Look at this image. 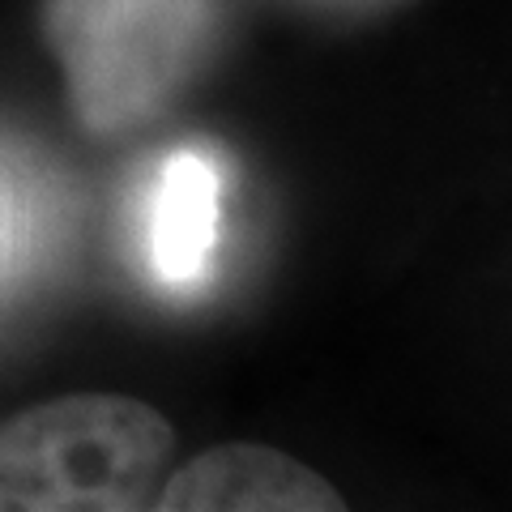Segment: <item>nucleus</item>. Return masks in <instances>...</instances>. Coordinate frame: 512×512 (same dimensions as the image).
Returning <instances> with one entry per match:
<instances>
[{
	"label": "nucleus",
	"instance_id": "1",
	"mask_svg": "<svg viewBox=\"0 0 512 512\" xmlns=\"http://www.w3.org/2000/svg\"><path fill=\"white\" fill-rule=\"evenodd\" d=\"M171 453V419L141 397H52L0 423V512L154 508Z\"/></svg>",
	"mask_w": 512,
	"mask_h": 512
},
{
	"label": "nucleus",
	"instance_id": "2",
	"mask_svg": "<svg viewBox=\"0 0 512 512\" xmlns=\"http://www.w3.org/2000/svg\"><path fill=\"white\" fill-rule=\"evenodd\" d=\"M214 0H43L64 99L90 137L150 128L210 43Z\"/></svg>",
	"mask_w": 512,
	"mask_h": 512
},
{
	"label": "nucleus",
	"instance_id": "3",
	"mask_svg": "<svg viewBox=\"0 0 512 512\" xmlns=\"http://www.w3.org/2000/svg\"><path fill=\"white\" fill-rule=\"evenodd\" d=\"M158 512H342V491L269 444H218L158 483Z\"/></svg>",
	"mask_w": 512,
	"mask_h": 512
},
{
	"label": "nucleus",
	"instance_id": "4",
	"mask_svg": "<svg viewBox=\"0 0 512 512\" xmlns=\"http://www.w3.org/2000/svg\"><path fill=\"white\" fill-rule=\"evenodd\" d=\"M222 239V167L205 150H171L150 184L146 261L163 286H192Z\"/></svg>",
	"mask_w": 512,
	"mask_h": 512
},
{
	"label": "nucleus",
	"instance_id": "5",
	"mask_svg": "<svg viewBox=\"0 0 512 512\" xmlns=\"http://www.w3.org/2000/svg\"><path fill=\"white\" fill-rule=\"evenodd\" d=\"M56 235V192L26 154L0 146V299L47 261Z\"/></svg>",
	"mask_w": 512,
	"mask_h": 512
},
{
	"label": "nucleus",
	"instance_id": "6",
	"mask_svg": "<svg viewBox=\"0 0 512 512\" xmlns=\"http://www.w3.org/2000/svg\"><path fill=\"white\" fill-rule=\"evenodd\" d=\"M299 5L320 9V13H338V18H376V13L410 5V0H299Z\"/></svg>",
	"mask_w": 512,
	"mask_h": 512
}]
</instances>
